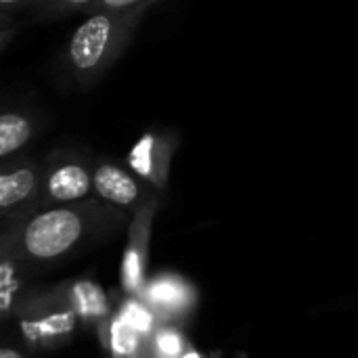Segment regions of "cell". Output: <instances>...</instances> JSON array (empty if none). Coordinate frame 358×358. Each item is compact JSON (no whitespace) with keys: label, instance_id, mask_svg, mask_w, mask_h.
I'll return each instance as SVG.
<instances>
[{"label":"cell","instance_id":"ba28073f","mask_svg":"<svg viewBox=\"0 0 358 358\" xmlns=\"http://www.w3.org/2000/svg\"><path fill=\"white\" fill-rule=\"evenodd\" d=\"M96 0H34L29 17L36 21H59L71 15H86Z\"/></svg>","mask_w":358,"mask_h":358},{"label":"cell","instance_id":"5b68a950","mask_svg":"<svg viewBox=\"0 0 358 358\" xmlns=\"http://www.w3.org/2000/svg\"><path fill=\"white\" fill-rule=\"evenodd\" d=\"M42 201V164L29 155H13L0 170V208L17 216Z\"/></svg>","mask_w":358,"mask_h":358},{"label":"cell","instance_id":"9a60e30c","mask_svg":"<svg viewBox=\"0 0 358 358\" xmlns=\"http://www.w3.org/2000/svg\"><path fill=\"white\" fill-rule=\"evenodd\" d=\"M17 34H19L17 15L0 10V50H2V52L8 50V46H10V42L17 38Z\"/></svg>","mask_w":358,"mask_h":358},{"label":"cell","instance_id":"2e32d148","mask_svg":"<svg viewBox=\"0 0 358 358\" xmlns=\"http://www.w3.org/2000/svg\"><path fill=\"white\" fill-rule=\"evenodd\" d=\"M157 348H159V352L164 355L166 358H174L180 355V348H182V342H180V338H178V334H174V331H162V334H157Z\"/></svg>","mask_w":358,"mask_h":358},{"label":"cell","instance_id":"8992f818","mask_svg":"<svg viewBox=\"0 0 358 358\" xmlns=\"http://www.w3.org/2000/svg\"><path fill=\"white\" fill-rule=\"evenodd\" d=\"M48 128L42 111L27 103H4L0 111V159L19 155Z\"/></svg>","mask_w":358,"mask_h":358},{"label":"cell","instance_id":"9c48e42d","mask_svg":"<svg viewBox=\"0 0 358 358\" xmlns=\"http://www.w3.org/2000/svg\"><path fill=\"white\" fill-rule=\"evenodd\" d=\"M187 287L172 277H164L151 283L149 287V300L159 306V308H168V310H178L187 304Z\"/></svg>","mask_w":358,"mask_h":358},{"label":"cell","instance_id":"8fae6325","mask_svg":"<svg viewBox=\"0 0 358 358\" xmlns=\"http://www.w3.org/2000/svg\"><path fill=\"white\" fill-rule=\"evenodd\" d=\"M111 344H113V350L120 352V355H130L134 352L136 344H138V331L134 327H130L122 317L113 323V329H111Z\"/></svg>","mask_w":358,"mask_h":358},{"label":"cell","instance_id":"6da1fadb","mask_svg":"<svg viewBox=\"0 0 358 358\" xmlns=\"http://www.w3.org/2000/svg\"><path fill=\"white\" fill-rule=\"evenodd\" d=\"M149 8L151 6H138L132 10H99L84 15L59 57V71L65 82L78 90L96 86L126 55Z\"/></svg>","mask_w":358,"mask_h":358},{"label":"cell","instance_id":"ac0fdd59","mask_svg":"<svg viewBox=\"0 0 358 358\" xmlns=\"http://www.w3.org/2000/svg\"><path fill=\"white\" fill-rule=\"evenodd\" d=\"M0 358H21L17 352H13V350H2L0 352Z\"/></svg>","mask_w":358,"mask_h":358},{"label":"cell","instance_id":"7c38bea8","mask_svg":"<svg viewBox=\"0 0 358 358\" xmlns=\"http://www.w3.org/2000/svg\"><path fill=\"white\" fill-rule=\"evenodd\" d=\"M122 319H124L130 327H134L138 334L149 331V329H151V323H153L149 310H147L143 304H138V302H128V304H124Z\"/></svg>","mask_w":358,"mask_h":358},{"label":"cell","instance_id":"30bf717a","mask_svg":"<svg viewBox=\"0 0 358 358\" xmlns=\"http://www.w3.org/2000/svg\"><path fill=\"white\" fill-rule=\"evenodd\" d=\"M73 298L78 304V310L86 317H96L103 315L107 304H105V296L103 292L94 285V283H78L73 289Z\"/></svg>","mask_w":358,"mask_h":358},{"label":"cell","instance_id":"52a82bcc","mask_svg":"<svg viewBox=\"0 0 358 358\" xmlns=\"http://www.w3.org/2000/svg\"><path fill=\"white\" fill-rule=\"evenodd\" d=\"M94 193L115 208H130L138 203L143 195L141 178L130 170L107 157H94L92 166Z\"/></svg>","mask_w":358,"mask_h":358},{"label":"cell","instance_id":"4fadbf2b","mask_svg":"<svg viewBox=\"0 0 358 358\" xmlns=\"http://www.w3.org/2000/svg\"><path fill=\"white\" fill-rule=\"evenodd\" d=\"M122 273H124V285L134 292L141 283V254L136 248H130L124 256V266H122Z\"/></svg>","mask_w":358,"mask_h":358},{"label":"cell","instance_id":"7a4b0ae2","mask_svg":"<svg viewBox=\"0 0 358 358\" xmlns=\"http://www.w3.org/2000/svg\"><path fill=\"white\" fill-rule=\"evenodd\" d=\"M111 214L107 208H99L96 203H67L50 208L34 218H29L23 224L21 241L29 256L34 258H57L71 250L82 235L99 222V218H105Z\"/></svg>","mask_w":358,"mask_h":358},{"label":"cell","instance_id":"5bb4252c","mask_svg":"<svg viewBox=\"0 0 358 358\" xmlns=\"http://www.w3.org/2000/svg\"><path fill=\"white\" fill-rule=\"evenodd\" d=\"M159 0H96L88 13H99V10H132L138 6H155ZM86 13V15H88Z\"/></svg>","mask_w":358,"mask_h":358},{"label":"cell","instance_id":"d6986e66","mask_svg":"<svg viewBox=\"0 0 358 358\" xmlns=\"http://www.w3.org/2000/svg\"><path fill=\"white\" fill-rule=\"evenodd\" d=\"M185 358H199V357H197L195 352H189V355H187V357H185Z\"/></svg>","mask_w":358,"mask_h":358},{"label":"cell","instance_id":"277c9868","mask_svg":"<svg viewBox=\"0 0 358 358\" xmlns=\"http://www.w3.org/2000/svg\"><path fill=\"white\" fill-rule=\"evenodd\" d=\"M180 143L182 134L176 128L151 126L130 147L126 164L141 180L162 189L168 182L170 164Z\"/></svg>","mask_w":358,"mask_h":358},{"label":"cell","instance_id":"e0dca14e","mask_svg":"<svg viewBox=\"0 0 358 358\" xmlns=\"http://www.w3.org/2000/svg\"><path fill=\"white\" fill-rule=\"evenodd\" d=\"M31 4H34V0H0V10L13 13V15L29 13Z\"/></svg>","mask_w":358,"mask_h":358},{"label":"cell","instance_id":"3957f363","mask_svg":"<svg viewBox=\"0 0 358 358\" xmlns=\"http://www.w3.org/2000/svg\"><path fill=\"white\" fill-rule=\"evenodd\" d=\"M94 157L73 147H57L42 164V201L55 206L78 203L94 191Z\"/></svg>","mask_w":358,"mask_h":358}]
</instances>
